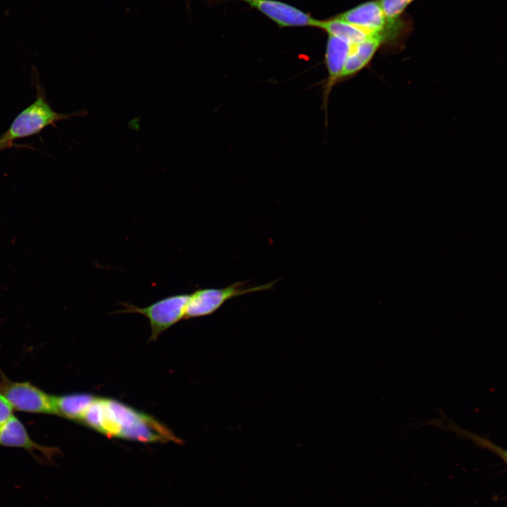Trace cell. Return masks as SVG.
Returning <instances> with one entry per match:
<instances>
[{
	"label": "cell",
	"mask_w": 507,
	"mask_h": 507,
	"mask_svg": "<svg viewBox=\"0 0 507 507\" xmlns=\"http://www.w3.org/2000/svg\"><path fill=\"white\" fill-rule=\"evenodd\" d=\"M80 422L108 437L142 442H180L153 417L114 399L96 396Z\"/></svg>",
	"instance_id": "obj_1"
},
{
	"label": "cell",
	"mask_w": 507,
	"mask_h": 507,
	"mask_svg": "<svg viewBox=\"0 0 507 507\" xmlns=\"http://www.w3.org/2000/svg\"><path fill=\"white\" fill-rule=\"evenodd\" d=\"M84 115V111L61 113L54 111L46 99L44 90L37 84L35 101L15 118L8 130L2 135L7 140L13 142L16 139L36 134L56 122Z\"/></svg>",
	"instance_id": "obj_2"
},
{
	"label": "cell",
	"mask_w": 507,
	"mask_h": 507,
	"mask_svg": "<svg viewBox=\"0 0 507 507\" xmlns=\"http://www.w3.org/2000/svg\"><path fill=\"white\" fill-rule=\"evenodd\" d=\"M278 280L261 285H251L249 281H238L221 288H198L189 294L184 319L211 315L227 301L254 292L270 290Z\"/></svg>",
	"instance_id": "obj_3"
},
{
	"label": "cell",
	"mask_w": 507,
	"mask_h": 507,
	"mask_svg": "<svg viewBox=\"0 0 507 507\" xmlns=\"http://www.w3.org/2000/svg\"><path fill=\"white\" fill-rule=\"evenodd\" d=\"M189 294H177L162 298L145 307H139L123 301V308L113 313H139L149 322L151 336L149 341L158 337L170 327L184 320Z\"/></svg>",
	"instance_id": "obj_4"
},
{
	"label": "cell",
	"mask_w": 507,
	"mask_h": 507,
	"mask_svg": "<svg viewBox=\"0 0 507 507\" xmlns=\"http://www.w3.org/2000/svg\"><path fill=\"white\" fill-rule=\"evenodd\" d=\"M338 18L352 24L369 36L380 35L388 39L401 30L399 20L386 16L380 1H370L353 7L337 15Z\"/></svg>",
	"instance_id": "obj_5"
},
{
	"label": "cell",
	"mask_w": 507,
	"mask_h": 507,
	"mask_svg": "<svg viewBox=\"0 0 507 507\" xmlns=\"http://www.w3.org/2000/svg\"><path fill=\"white\" fill-rule=\"evenodd\" d=\"M0 394L18 411L56 414L54 396H51L30 382L4 380L0 383Z\"/></svg>",
	"instance_id": "obj_6"
},
{
	"label": "cell",
	"mask_w": 507,
	"mask_h": 507,
	"mask_svg": "<svg viewBox=\"0 0 507 507\" xmlns=\"http://www.w3.org/2000/svg\"><path fill=\"white\" fill-rule=\"evenodd\" d=\"M248 4L266 17L274 21L279 27H316L320 20L308 13L277 0H238Z\"/></svg>",
	"instance_id": "obj_7"
},
{
	"label": "cell",
	"mask_w": 507,
	"mask_h": 507,
	"mask_svg": "<svg viewBox=\"0 0 507 507\" xmlns=\"http://www.w3.org/2000/svg\"><path fill=\"white\" fill-rule=\"evenodd\" d=\"M350 48L351 44L349 42L328 35L325 55L328 75L323 86V108L326 111L330 92L339 81Z\"/></svg>",
	"instance_id": "obj_8"
},
{
	"label": "cell",
	"mask_w": 507,
	"mask_h": 507,
	"mask_svg": "<svg viewBox=\"0 0 507 507\" xmlns=\"http://www.w3.org/2000/svg\"><path fill=\"white\" fill-rule=\"evenodd\" d=\"M0 445L25 449L35 456V451L40 452L49 462H54L59 453L56 447L44 446L35 442L29 436L21 422L13 415L0 430Z\"/></svg>",
	"instance_id": "obj_9"
},
{
	"label": "cell",
	"mask_w": 507,
	"mask_h": 507,
	"mask_svg": "<svg viewBox=\"0 0 507 507\" xmlns=\"http://www.w3.org/2000/svg\"><path fill=\"white\" fill-rule=\"evenodd\" d=\"M385 38L380 35L370 36L363 42L351 44L340 80L346 79L363 69L371 60Z\"/></svg>",
	"instance_id": "obj_10"
},
{
	"label": "cell",
	"mask_w": 507,
	"mask_h": 507,
	"mask_svg": "<svg viewBox=\"0 0 507 507\" xmlns=\"http://www.w3.org/2000/svg\"><path fill=\"white\" fill-rule=\"evenodd\" d=\"M95 398L96 396L86 393L54 396L56 414L80 422Z\"/></svg>",
	"instance_id": "obj_11"
},
{
	"label": "cell",
	"mask_w": 507,
	"mask_h": 507,
	"mask_svg": "<svg viewBox=\"0 0 507 507\" xmlns=\"http://www.w3.org/2000/svg\"><path fill=\"white\" fill-rule=\"evenodd\" d=\"M318 27L325 30L328 35L344 39L351 44L360 43L370 37L358 27L336 16L325 20H320Z\"/></svg>",
	"instance_id": "obj_12"
},
{
	"label": "cell",
	"mask_w": 507,
	"mask_h": 507,
	"mask_svg": "<svg viewBox=\"0 0 507 507\" xmlns=\"http://www.w3.org/2000/svg\"><path fill=\"white\" fill-rule=\"evenodd\" d=\"M386 16L392 20L399 17L413 0H379Z\"/></svg>",
	"instance_id": "obj_13"
},
{
	"label": "cell",
	"mask_w": 507,
	"mask_h": 507,
	"mask_svg": "<svg viewBox=\"0 0 507 507\" xmlns=\"http://www.w3.org/2000/svg\"><path fill=\"white\" fill-rule=\"evenodd\" d=\"M13 410L9 403L0 394V430L13 415Z\"/></svg>",
	"instance_id": "obj_14"
},
{
	"label": "cell",
	"mask_w": 507,
	"mask_h": 507,
	"mask_svg": "<svg viewBox=\"0 0 507 507\" xmlns=\"http://www.w3.org/2000/svg\"><path fill=\"white\" fill-rule=\"evenodd\" d=\"M127 127L132 130L138 132L140 130V117L132 119L128 123Z\"/></svg>",
	"instance_id": "obj_15"
},
{
	"label": "cell",
	"mask_w": 507,
	"mask_h": 507,
	"mask_svg": "<svg viewBox=\"0 0 507 507\" xmlns=\"http://www.w3.org/2000/svg\"><path fill=\"white\" fill-rule=\"evenodd\" d=\"M14 145L13 142L7 140L2 134L0 136V151L8 149Z\"/></svg>",
	"instance_id": "obj_16"
}]
</instances>
